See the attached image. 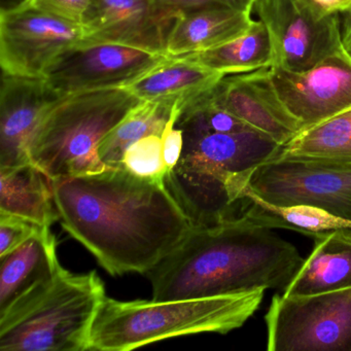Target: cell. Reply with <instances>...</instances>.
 Masks as SVG:
<instances>
[{
    "instance_id": "obj_31",
    "label": "cell",
    "mask_w": 351,
    "mask_h": 351,
    "mask_svg": "<svg viewBox=\"0 0 351 351\" xmlns=\"http://www.w3.org/2000/svg\"><path fill=\"white\" fill-rule=\"evenodd\" d=\"M341 25H342L343 46L351 56V12L343 15Z\"/></svg>"
},
{
    "instance_id": "obj_7",
    "label": "cell",
    "mask_w": 351,
    "mask_h": 351,
    "mask_svg": "<svg viewBox=\"0 0 351 351\" xmlns=\"http://www.w3.org/2000/svg\"><path fill=\"white\" fill-rule=\"evenodd\" d=\"M273 49L272 67L304 71L344 49L340 15L322 16L304 0H256Z\"/></svg>"
},
{
    "instance_id": "obj_1",
    "label": "cell",
    "mask_w": 351,
    "mask_h": 351,
    "mask_svg": "<svg viewBox=\"0 0 351 351\" xmlns=\"http://www.w3.org/2000/svg\"><path fill=\"white\" fill-rule=\"evenodd\" d=\"M59 221L112 276L147 274L193 226L165 184L108 167L53 180Z\"/></svg>"
},
{
    "instance_id": "obj_25",
    "label": "cell",
    "mask_w": 351,
    "mask_h": 351,
    "mask_svg": "<svg viewBox=\"0 0 351 351\" xmlns=\"http://www.w3.org/2000/svg\"><path fill=\"white\" fill-rule=\"evenodd\" d=\"M118 168L139 178L165 184L164 180L168 171L163 159L161 135H149L131 145Z\"/></svg>"
},
{
    "instance_id": "obj_3",
    "label": "cell",
    "mask_w": 351,
    "mask_h": 351,
    "mask_svg": "<svg viewBox=\"0 0 351 351\" xmlns=\"http://www.w3.org/2000/svg\"><path fill=\"white\" fill-rule=\"evenodd\" d=\"M265 291L170 301L106 297L92 326L90 350L128 351L174 337L227 334L256 313Z\"/></svg>"
},
{
    "instance_id": "obj_18",
    "label": "cell",
    "mask_w": 351,
    "mask_h": 351,
    "mask_svg": "<svg viewBox=\"0 0 351 351\" xmlns=\"http://www.w3.org/2000/svg\"><path fill=\"white\" fill-rule=\"evenodd\" d=\"M225 75L186 57H168L125 89L141 101L182 108L213 90Z\"/></svg>"
},
{
    "instance_id": "obj_2",
    "label": "cell",
    "mask_w": 351,
    "mask_h": 351,
    "mask_svg": "<svg viewBox=\"0 0 351 351\" xmlns=\"http://www.w3.org/2000/svg\"><path fill=\"white\" fill-rule=\"evenodd\" d=\"M304 261L291 242L242 213L213 227L192 228L147 275L155 301L237 295L258 289L283 293Z\"/></svg>"
},
{
    "instance_id": "obj_17",
    "label": "cell",
    "mask_w": 351,
    "mask_h": 351,
    "mask_svg": "<svg viewBox=\"0 0 351 351\" xmlns=\"http://www.w3.org/2000/svg\"><path fill=\"white\" fill-rule=\"evenodd\" d=\"M0 313L14 302L52 279L60 270L51 227H40L25 243L0 256Z\"/></svg>"
},
{
    "instance_id": "obj_29",
    "label": "cell",
    "mask_w": 351,
    "mask_h": 351,
    "mask_svg": "<svg viewBox=\"0 0 351 351\" xmlns=\"http://www.w3.org/2000/svg\"><path fill=\"white\" fill-rule=\"evenodd\" d=\"M170 7L186 11L203 7H223L239 11H254L256 0H163Z\"/></svg>"
},
{
    "instance_id": "obj_20",
    "label": "cell",
    "mask_w": 351,
    "mask_h": 351,
    "mask_svg": "<svg viewBox=\"0 0 351 351\" xmlns=\"http://www.w3.org/2000/svg\"><path fill=\"white\" fill-rule=\"evenodd\" d=\"M0 213L51 227L59 221L53 180L32 162L0 168Z\"/></svg>"
},
{
    "instance_id": "obj_16",
    "label": "cell",
    "mask_w": 351,
    "mask_h": 351,
    "mask_svg": "<svg viewBox=\"0 0 351 351\" xmlns=\"http://www.w3.org/2000/svg\"><path fill=\"white\" fill-rule=\"evenodd\" d=\"M252 11L203 7L182 11L169 38L166 55L180 57L211 50L245 34L254 20Z\"/></svg>"
},
{
    "instance_id": "obj_15",
    "label": "cell",
    "mask_w": 351,
    "mask_h": 351,
    "mask_svg": "<svg viewBox=\"0 0 351 351\" xmlns=\"http://www.w3.org/2000/svg\"><path fill=\"white\" fill-rule=\"evenodd\" d=\"M211 96L219 106L280 145L302 130L299 121L285 108L273 87L270 67L225 75Z\"/></svg>"
},
{
    "instance_id": "obj_4",
    "label": "cell",
    "mask_w": 351,
    "mask_h": 351,
    "mask_svg": "<svg viewBox=\"0 0 351 351\" xmlns=\"http://www.w3.org/2000/svg\"><path fill=\"white\" fill-rule=\"evenodd\" d=\"M106 297L96 271L56 275L0 313L3 351L90 350V334Z\"/></svg>"
},
{
    "instance_id": "obj_24",
    "label": "cell",
    "mask_w": 351,
    "mask_h": 351,
    "mask_svg": "<svg viewBox=\"0 0 351 351\" xmlns=\"http://www.w3.org/2000/svg\"><path fill=\"white\" fill-rule=\"evenodd\" d=\"M173 106L149 101H141L135 106L98 145L102 163L106 167H119L131 145L149 135L162 136Z\"/></svg>"
},
{
    "instance_id": "obj_9",
    "label": "cell",
    "mask_w": 351,
    "mask_h": 351,
    "mask_svg": "<svg viewBox=\"0 0 351 351\" xmlns=\"http://www.w3.org/2000/svg\"><path fill=\"white\" fill-rule=\"evenodd\" d=\"M247 191L269 204L311 205L351 221V169L272 159L254 170Z\"/></svg>"
},
{
    "instance_id": "obj_10",
    "label": "cell",
    "mask_w": 351,
    "mask_h": 351,
    "mask_svg": "<svg viewBox=\"0 0 351 351\" xmlns=\"http://www.w3.org/2000/svg\"><path fill=\"white\" fill-rule=\"evenodd\" d=\"M168 58L123 46L82 44L60 57L44 79L61 96L106 88H125Z\"/></svg>"
},
{
    "instance_id": "obj_19",
    "label": "cell",
    "mask_w": 351,
    "mask_h": 351,
    "mask_svg": "<svg viewBox=\"0 0 351 351\" xmlns=\"http://www.w3.org/2000/svg\"><path fill=\"white\" fill-rule=\"evenodd\" d=\"M315 246L282 295L302 297L351 287V229L314 239Z\"/></svg>"
},
{
    "instance_id": "obj_23",
    "label": "cell",
    "mask_w": 351,
    "mask_h": 351,
    "mask_svg": "<svg viewBox=\"0 0 351 351\" xmlns=\"http://www.w3.org/2000/svg\"><path fill=\"white\" fill-rule=\"evenodd\" d=\"M245 198L248 201L243 213L270 229L293 230L313 239L335 230L351 229L350 221L340 219L319 207L304 204L291 206L269 204L247 189Z\"/></svg>"
},
{
    "instance_id": "obj_27",
    "label": "cell",
    "mask_w": 351,
    "mask_h": 351,
    "mask_svg": "<svg viewBox=\"0 0 351 351\" xmlns=\"http://www.w3.org/2000/svg\"><path fill=\"white\" fill-rule=\"evenodd\" d=\"M43 226L17 215L0 213V256H5L36 235Z\"/></svg>"
},
{
    "instance_id": "obj_11",
    "label": "cell",
    "mask_w": 351,
    "mask_h": 351,
    "mask_svg": "<svg viewBox=\"0 0 351 351\" xmlns=\"http://www.w3.org/2000/svg\"><path fill=\"white\" fill-rule=\"evenodd\" d=\"M270 75L279 99L302 130L351 108V56L345 48L307 71L270 67Z\"/></svg>"
},
{
    "instance_id": "obj_8",
    "label": "cell",
    "mask_w": 351,
    "mask_h": 351,
    "mask_svg": "<svg viewBox=\"0 0 351 351\" xmlns=\"http://www.w3.org/2000/svg\"><path fill=\"white\" fill-rule=\"evenodd\" d=\"M85 40L83 26L19 3L0 12L3 75L44 79L62 55Z\"/></svg>"
},
{
    "instance_id": "obj_6",
    "label": "cell",
    "mask_w": 351,
    "mask_h": 351,
    "mask_svg": "<svg viewBox=\"0 0 351 351\" xmlns=\"http://www.w3.org/2000/svg\"><path fill=\"white\" fill-rule=\"evenodd\" d=\"M267 350L351 351V287L318 295H275L265 315Z\"/></svg>"
},
{
    "instance_id": "obj_5",
    "label": "cell",
    "mask_w": 351,
    "mask_h": 351,
    "mask_svg": "<svg viewBox=\"0 0 351 351\" xmlns=\"http://www.w3.org/2000/svg\"><path fill=\"white\" fill-rule=\"evenodd\" d=\"M141 102L125 88L62 96L38 127L30 160L52 180L104 171L98 145Z\"/></svg>"
},
{
    "instance_id": "obj_28",
    "label": "cell",
    "mask_w": 351,
    "mask_h": 351,
    "mask_svg": "<svg viewBox=\"0 0 351 351\" xmlns=\"http://www.w3.org/2000/svg\"><path fill=\"white\" fill-rule=\"evenodd\" d=\"M178 114H180V108L178 104H176L172 110L171 117L162 134L163 159L168 172L171 171L178 165L184 151V131L176 126Z\"/></svg>"
},
{
    "instance_id": "obj_13",
    "label": "cell",
    "mask_w": 351,
    "mask_h": 351,
    "mask_svg": "<svg viewBox=\"0 0 351 351\" xmlns=\"http://www.w3.org/2000/svg\"><path fill=\"white\" fill-rule=\"evenodd\" d=\"M180 13L163 0H93L83 25V44L123 45L166 55Z\"/></svg>"
},
{
    "instance_id": "obj_14",
    "label": "cell",
    "mask_w": 351,
    "mask_h": 351,
    "mask_svg": "<svg viewBox=\"0 0 351 351\" xmlns=\"http://www.w3.org/2000/svg\"><path fill=\"white\" fill-rule=\"evenodd\" d=\"M62 96L45 79L3 75L0 90V168L32 162L38 127Z\"/></svg>"
},
{
    "instance_id": "obj_21",
    "label": "cell",
    "mask_w": 351,
    "mask_h": 351,
    "mask_svg": "<svg viewBox=\"0 0 351 351\" xmlns=\"http://www.w3.org/2000/svg\"><path fill=\"white\" fill-rule=\"evenodd\" d=\"M273 159L313 162L326 167L351 169V108L300 131L281 145Z\"/></svg>"
},
{
    "instance_id": "obj_22",
    "label": "cell",
    "mask_w": 351,
    "mask_h": 351,
    "mask_svg": "<svg viewBox=\"0 0 351 351\" xmlns=\"http://www.w3.org/2000/svg\"><path fill=\"white\" fill-rule=\"evenodd\" d=\"M184 57L228 75L252 73L273 65V49L266 26L261 20L243 36L211 50Z\"/></svg>"
},
{
    "instance_id": "obj_12",
    "label": "cell",
    "mask_w": 351,
    "mask_h": 351,
    "mask_svg": "<svg viewBox=\"0 0 351 351\" xmlns=\"http://www.w3.org/2000/svg\"><path fill=\"white\" fill-rule=\"evenodd\" d=\"M184 136V151L178 165L223 180L240 200L246 199V189L254 170L273 159L281 147L254 129Z\"/></svg>"
},
{
    "instance_id": "obj_26",
    "label": "cell",
    "mask_w": 351,
    "mask_h": 351,
    "mask_svg": "<svg viewBox=\"0 0 351 351\" xmlns=\"http://www.w3.org/2000/svg\"><path fill=\"white\" fill-rule=\"evenodd\" d=\"M93 0H23L22 5L40 10L69 23L83 26Z\"/></svg>"
},
{
    "instance_id": "obj_30",
    "label": "cell",
    "mask_w": 351,
    "mask_h": 351,
    "mask_svg": "<svg viewBox=\"0 0 351 351\" xmlns=\"http://www.w3.org/2000/svg\"><path fill=\"white\" fill-rule=\"evenodd\" d=\"M322 16L344 15L351 12V0H304Z\"/></svg>"
}]
</instances>
